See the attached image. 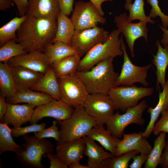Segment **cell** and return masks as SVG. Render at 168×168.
<instances>
[{
  "instance_id": "obj_19",
  "label": "cell",
  "mask_w": 168,
  "mask_h": 168,
  "mask_svg": "<svg viewBox=\"0 0 168 168\" xmlns=\"http://www.w3.org/2000/svg\"><path fill=\"white\" fill-rule=\"evenodd\" d=\"M60 11L58 0H28L26 14L37 17L57 19Z\"/></svg>"
},
{
  "instance_id": "obj_4",
  "label": "cell",
  "mask_w": 168,
  "mask_h": 168,
  "mask_svg": "<svg viewBox=\"0 0 168 168\" xmlns=\"http://www.w3.org/2000/svg\"><path fill=\"white\" fill-rule=\"evenodd\" d=\"M57 121L60 126V137L57 144L83 138L96 125L94 118L86 112L82 106L74 108L69 118Z\"/></svg>"
},
{
  "instance_id": "obj_35",
  "label": "cell",
  "mask_w": 168,
  "mask_h": 168,
  "mask_svg": "<svg viewBox=\"0 0 168 168\" xmlns=\"http://www.w3.org/2000/svg\"><path fill=\"white\" fill-rule=\"evenodd\" d=\"M27 53L16 40L10 41L0 46V62H7L13 58Z\"/></svg>"
},
{
  "instance_id": "obj_42",
  "label": "cell",
  "mask_w": 168,
  "mask_h": 168,
  "mask_svg": "<svg viewBox=\"0 0 168 168\" xmlns=\"http://www.w3.org/2000/svg\"><path fill=\"white\" fill-rule=\"evenodd\" d=\"M60 11L67 16L72 12L74 0H58Z\"/></svg>"
},
{
  "instance_id": "obj_28",
  "label": "cell",
  "mask_w": 168,
  "mask_h": 168,
  "mask_svg": "<svg viewBox=\"0 0 168 168\" xmlns=\"http://www.w3.org/2000/svg\"><path fill=\"white\" fill-rule=\"evenodd\" d=\"M57 27L55 37L52 41H59L71 46L72 39L75 31L70 18L60 11L57 18Z\"/></svg>"
},
{
  "instance_id": "obj_30",
  "label": "cell",
  "mask_w": 168,
  "mask_h": 168,
  "mask_svg": "<svg viewBox=\"0 0 168 168\" xmlns=\"http://www.w3.org/2000/svg\"><path fill=\"white\" fill-rule=\"evenodd\" d=\"M81 57L75 54L66 57L53 64V68L57 78L75 74L81 60Z\"/></svg>"
},
{
  "instance_id": "obj_46",
  "label": "cell",
  "mask_w": 168,
  "mask_h": 168,
  "mask_svg": "<svg viewBox=\"0 0 168 168\" xmlns=\"http://www.w3.org/2000/svg\"><path fill=\"white\" fill-rule=\"evenodd\" d=\"M5 98L0 95V121L2 123L4 117L7 110V102Z\"/></svg>"
},
{
  "instance_id": "obj_41",
  "label": "cell",
  "mask_w": 168,
  "mask_h": 168,
  "mask_svg": "<svg viewBox=\"0 0 168 168\" xmlns=\"http://www.w3.org/2000/svg\"><path fill=\"white\" fill-rule=\"evenodd\" d=\"M50 160L49 168H68V166L65 164L56 153H50L46 154Z\"/></svg>"
},
{
  "instance_id": "obj_44",
  "label": "cell",
  "mask_w": 168,
  "mask_h": 168,
  "mask_svg": "<svg viewBox=\"0 0 168 168\" xmlns=\"http://www.w3.org/2000/svg\"><path fill=\"white\" fill-rule=\"evenodd\" d=\"M17 8L19 16L26 15L28 0H12Z\"/></svg>"
},
{
  "instance_id": "obj_36",
  "label": "cell",
  "mask_w": 168,
  "mask_h": 168,
  "mask_svg": "<svg viewBox=\"0 0 168 168\" xmlns=\"http://www.w3.org/2000/svg\"><path fill=\"white\" fill-rule=\"evenodd\" d=\"M139 153V151H133L106 159L104 161V168H127L130 160Z\"/></svg>"
},
{
  "instance_id": "obj_7",
  "label": "cell",
  "mask_w": 168,
  "mask_h": 168,
  "mask_svg": "<svg viewBox=\"0 0 168 168\" xmlns=\"http://www.w3.org/2000/svg\"><path fill=\"white\" fill-rule=\"evenodd\" d=\"M152 87L131 86H116L108 93L112 99L116 110L125 112L128 108L138 104V101L146 97L151 96L153 93Z\"/></svg>"
},
{
  "instance_id": "obj_23",
  "label": "cell",
  "mask_w": 168,
  "mask_h": 168,
  "mask_svg": "<svg viewBox=\"0 0 168 168\" xmlns=\"http://www.w3.org/2000/svg\"><path fill=\"white\" fill-rule=\"evenodd\" d=\"M54 99L44 93L28 89L17 92L12 97L6 99L7 103L12 104L26 103L35 107L50 101Z\"/></svg>"
},
{
  "instance_id": "obj_24",
  "label": "cell",
  "mask_w": 168,
  "mask_h": 168,
  "mask_svg": "<svg viewBox=\"0 0 168 168\" xmlns=\"http://www.w3.org/2000/svg\"><path fill=\"white\" fill-rule=\"evenodd\" d=\"M159 40L156 42L157 51L156 55H153L152 64L156 68V88L159 89V86L163 87L166 82V74L168 66V44L162 46Z\"/></svg>"
},
{
  "instance_id": "obj_49",
  "label": "cell",
  "mask_w": 168,
  "mask_h": 168,
  "mask_svg": "<svg viewBox=\"0 0 168 168\" xmlns=\"http://www.w3.org/2000/svg\"><path fill=\"white\" fill-rule=\"evenodd\" d=\"M161 30L163 32L162 38L160 43L162 45L168 44V30L166 29L159 24H158Z\"/></svg>"
},
{
  "instance_id": "obj_1",
  "label": "cell",
  "mask_w": 168,
  "mask_h": 168,
  "mask_svg": "<svg viewBox=\"0 0 168 168\" xmlns=\"http://www.w3.org/2000/svg\"><path fill=\"white\" fill-rule=\"evenodd\" d=\"M57 27V19L27 15L17 31L16 41L27 52L33 51L43 52L46 46L51 43L54 38Z\"/></svg>"
},
{
  "instance_id": "obj_13",
  "label": "cell",
  "mask_w": 168,
  "mask_h": 168,
  "mask_svg": "<svg viewBox=\"0 0 168 168\" xmlns=\"http://www.w3.org/2000/svg\"><path fill=\"white\" fill-rule=\"evenodd\" d=\"M117 30L125 37L130 52L133 58L134 44L135 41L141 37L147 41L148 29L146 23L140 21L133 23L129 20L128 16L125 13L120 14L115 16L114 19Z\"/></svg>"
},
{
  "instance_id": "obj_25",
  "label": "cell",
  "mask_w": 168,
  "mask_h": 168,
  "mask_svg": "<svg viewBox=\"0 0 168 168\" xmlns=\"http://www.w3.org/2000/svg\"><path fill=\"white\" fill-rule=\"evenodd\" d=\"M168 108V78L162 88L161 92L159 91V99L156 105L152 108L150 107L147 112L150 114L149 122L143 132H141L142 136L148 138L152 133L156 121L162 112Z\"/></svg>"
},
{
  "instance_id": "obj_50",
  "label": "cell",
  "mask_w": 168,
  "mask_h": 168,
  "mask_svg": "<svg viewBox=\"0 0 168 168\" xmlns=\"http://www.w3.org/2000/svg\"><path fill=\"white\" fill-rule=\"evenodd\" d=\"M69 168H90V167L87 166H83L81 165L80 162L75 163L71 166Z\"/></svg>"
},
{
  "instance_id": "obj_32",
  "label": "cell",
  "mask_w": 168,
  "mask_h": 168,
  "mask_svg": "<svg viewBox=\"0 0 168 168\" xmlns=\"http://www.w3.org/2000/svg\"><path fill=\"white\" fill-rule=\"evenodd\" d=\"M144 6V0H135L133 3L131 0H126L124 7L129 11V20L132 21L138 20L146 23L154 24V21L149 16L146 15Z\"/></svg>"
},
{
  "instance_id": "obj_18",
  "label": "cell",
  "mask_w": 168,
  "mask_h": 168,
  "mask_svg": "<svg viewBox=\"0 0 168 168\" xmlns=\"http://www.w3.org/2000/svg\"><path fill=\"white\" fill-rule=\"evenodd\" d=\"M7 110L4 117L2 123L14 128L21 126L30 121L35 107L26 104L22 105L7 103Z\"/></svg>"
},
{
  "instance_id": "obj_40",
  "label": "cell",
  "mask_w": 168,
  "mask_h": 168,
  "mask_svg": "<svg viewBox=\"0 0 168 168\" xmlns=\"http://www.w3.org/2000/svg\"><path fill=\"white\" fill-rule=\"evenodd\" d=\"M161 117L155 124L152 132L154 135H158L161 132L168 133V108L161 113Z\"/></svg>"
},
{
  "instance_id": "obj_15",
  "label": "cell",
  "mask_w": 168,
  "mask_h": 168,
  "mask_svg": "<svg viewBox=\"0 0 168 168\" xmlns=\"http://www.w3.org/2000/svg\"><path fill=\"white\" fill-rule=\"evenodd\" d=\"M12 67H20L44 74L50 66L43 52L33 51L13 58L7 62Z\"/></svg>"
},
{
  "instance_id": "obj_11",
  "label": "cell",
  "mask_w": 168,
  "mask_h": 168,
  "mask_svg": "<svg viewBox=\"0 0 168 168\" xmlns=\"http://www.w3.org/2000/svg\"><path fill=\"white\" fill-rule=\"evenodd\" d=\"M70 19L75 30L96 27L98 23L104 24L106 20L91 2L82 0L78 1L75 3Z\"/></svg>"
},
{
  "instance_id": "obj_37",
  "label": "cell",
  "mask_w": 168,
  "mask_h": 168,
  "mask_svg": "<svg viewBox=\"0 0 168 168\" xmlns=\"http://www.w3.org/2000/svg\"><path fill=\"white\" fill-rule=\"evenodd\" d=\"M31 124L30 125L24 127L20 126L11 128L12 137H18L28 133L38 132L45 128L46 126V124L44 122L39 124L36 123Z\"/></svg>"
},
{
  "instance_id": "obj_26",
  "label": "cell",
  "mask_w": 168,
  "mask_h": 168,
  "mask_svg": "<svg viewBox=\"0 0 168 168\" xmlns=\"http://www.w3.org/2000/svg\"><path fill=\"white\" fill-rule=\"evenodd\" d=\"M104 125H96L93 127L86 136L98 142L105 148L115 156L117 145L121 139L113 136Z\"/></svg>"
},
{
  "instance_id": "obj_34",
  "label": "cell",
  "mask_w": 168,
  "mask_h": 168,
  "mask_svg": "<svg viewBox=\"0 0 168 168\" xmlns=\"http://www.w3.org/2000/svg\"><path fill=\"white\" fill-rule=\"evenodd\" d=\"M11 133V128L8 125L3 123H0V155L7 151L16 152L21 146L14 141Z\"/></svg>"
},
{
  "instance_id": "obj_39",
  "label": "cell",
  "mask_w": 168,
  "mask_h": 168,
  "mask_svg": "<svg viewBox=\"0 0 168 168\" xmlns=\"http://www.w3.org/2000/svg\"><path fill=\"white\" fill-rule=\"evenodd\" d=\"M52 125L50 127L44 129L38 132L34 133V136L37 138L41 139L47 138H54L57 142L60 139V133L58 130L57 124V121L54 120L52 122Z\"/></svg>"
},
{
  "instance_id": "obj_20",
  "label": "cell",
  "mask_w": 168,
  "mask_h": 168,
  "mask_svg": "<svg viewBox=\"0 0 168 168\" xmlns=\"http://www.w3.org/2000/svg\"><path fill=\"white\" fill-rule=\"evenodd\" d=\"M10 67L17 92L31 89L43 75L22 67Z\"/></svg>"
},
{
  "instance_id": "obj_6",
  "label": "cell",
  "mask_w": 168,
  "mask_h": 168,
  "mask_svg": "<svg viewBox=\"0 0 168 168\" xmlns=\"http://www.w3.org/2000/svg\"><path fill=\"white\" fill-rule=\"evenodd\" d=\"M147 107L146 101L143 100L136 106L128 108L123 114L116 112L106 124V129L115 138H121L124 129L129 125L144 124L145 121L142 115Z\"/></svg>"
},
{
  "instance_id": "obj_31",
  "label": "cell",
  "mask_w": 168,
  "mask_h": 168,
  "mask_svg": "<svg viewBox=\"0 0 168 168\" xmlns=\"http://www.w3.org/2000/svg\"><path fill=\"white\" fill-rule=\"evenodd\" d=\"M27 17H15L0 28V46L11 40H16V32Z\"/></svg>"
},
{
  "instance_id": "obj_14",
  "label": "cell",
  "mask_w": 168,
  "mask_h": 168,
  "mask_svg": "<svg viewBox=\"0 0 168 168\" xmlns=\"http://www.w3.org/2000/svg\"><path fill=\"white\" fill-rule=\"evenodd\" d=\"M74 109L61 100L54 99L36 107L29 122L30 124H36L45 117H52L57 121L63 120L70 117Z\"/></svg>"
},
{
  "instance_id": "obj_16",
  "label": "cell",
  "mask_w": 168,
  "mask_h": 168,
  "mask_svg": "<svg viewBox=\"0 0 168 168\" xmlns=\"http://www.w3.org/2000/svg\"><path fill=\"white\" fill-rule=\"evenodd\" d=\"M123 138L117 145L115 156L135 150L139 151L140 154L149 155L152 147L141 132L123 133Z\"/></svg>"
},
{
  "instance_id": "obj_38",
  "label": "cell",
  "mask_w": 168,
  "mask_h": 168,
  "mask_svg": "<svg viewBox=\"0 0 168 168\" xmlns=\"http://www.w3.org/2000/svg\"><path fill=\"white\" fill-rule=\"evenodd\" d=\"M147 3L151 6L152 8L149 14L152 18L157 16L160 17L162 22V26L166 29L168 27V15H165L161 10L158 4V0H146Z\"/></svg>"
},
{
  "instance_id": "obj_9",
  "label": "cell",
  "mask_w": 168,
  "mask_h": 168,
  "mask_svg": "<svg viewBox=\"0 0 168 168\" xmlns=\"http://www.w3.org/2000/svg\"><path fill=\"white\" fill-rule=\"evenodd\" d=\"M123 35H121L120 38L123 52L124 61L120 73L116 81V86L120 85L131 86L136 83H138L147 87L149 85L147 80L148 72L152 64L150 63L144 66H139L133 64L127 54Z\"/></svg>"
},
{
  "instance_id": "obj_27",
  "label": "cell",
  "mask_w": 168,
  "mask_h": 168,
  "mask_svg": "<svg viewBox=\"0 0 168 168\" xmlns=\"http://www.w3.org/2000/svg\"><path fill=\"white\" fill-rule=\"evenodd\" d=\"M43 52L50 66L66 57L78 54L71 46L59 41H56L48 44Z\"/></svg>"
},
{
  "instance_id": "obj_48",
  "label": "cell",
  "mask_w": 168,
  "mask_h": 168,
  "mask_svg": "<svg viewBox=\"0 0 168 168\" xmlns=\"http://www.w3.org/2000/svg\"><path fill=\"white\" fill-rule=\"evenodd\" d=\"M12 0H0V10L5 11L10 8L13 5Z\"/></svg>"
},
{
  "instance_id": "obj_22",
  "label": "cell",
  "mask_w": 168,
  "mask_h": 168,
  "mask_svg": "<svg viewBox=\"0 0 168 168\" xmlns=\"http://www.w3.org/2000/svg\"><path fill=\"white\" fill-rule=\"evenodd\" d=\"M31 89L46 93L54 99L61 100L59 85L55 71L50 66Z\"/></svg>"
},
{
  "instance_id": "obj_10",
  "label": "cell",
  "mask_w": 168,
  "mask_h": 168,
  "mask_svg": "<svg viewBox=\"0 0 168 168\" xmlns=\"http://www.w3.org/2000/svg\"><path fill=\"white\" fill-rule=\"evenodd\" d=\"M82 107L96 125L106 124L116 110L110 96L101 93L89 94Z\"/></svg>"
},
{
  "instance_id": "obj_3",
  "label": "cell",
  "mask_w": 168,
  "mask_h": 168,
  "mask_svg": "<svg viewBox=\"0 0 168 168\" xmlns=\"http://www.w3.org/2000/svg\"><path fill=\"white\" fill-rule=\"evenodd\" d=\"M115 29L109 33L106 40L94 46L81 59L77 71L90 70L100 62L110 58H115L123 54L119 35Z\"/></svg>"
},
{
  "instance_id": "obj_8",
  "label": "cell",
  "mask_w": 168,
  "mask_h": 168,
  "mask_svg": "<svg viewBox=\"0 0 168 168\" xmlns=\"http://www.w3.org/2000/svg\"><path fill=\"white\" fill-rule=\"evenodd\" d=\"M61 100L74 108L82 106L89 93L75 74L57 78Z\"/></svg>"
},
{
  "instance_id": "obj_29",
  "label": "cell",
  "mask_w": 168,
  "mask_h": 168,
  "mask_svg": "<svg viewBox=\"0 0 168 168\" xmlns=\"http://www.w3.org/2000/svg\"><path fill=\"white\" fill-rule=\"evenodd\" d=\"M0 95L7 98L17 92L14 81L7 62H0Z\"/></svg>"
},
{
  "instance_id": "obj_21",
  "label": "cell",
  "mask_w": 168,
  "mask_h": 168,
  "mask_svg": "<svg viewBox=\"0 0 168 168\" xmlns=\"http://www.w3.org/2000/svg\"><path fill=\"white\" fill-rule=\"evenodd\" d=\"M83 138L86 146L84 154L88 158L87 166L90 168H104V161L113 157V155L105 151L94 140L86 136Z\"/></svg>"
},
{
  "instance_id": "obj_33",
  "label": "cell",
  "mask_w": 168,
  "mask_h": 168,
  "mask_svg": "<svg viewBox=\"0 0 168 168\" xmlns=\"http://www.w3.org/2000/svg\"><path fill=\"white\" fill-rule=\"evenodd\" d=\"M166 133L161 132L154 141V147L145 163V168H156L159 165L166 143Z\"/></svg>"
},
{
  "instance_id": "obj_17",
  "label": "cell",
  "mask_w": 168,
  "mask_h": 168,
  "mask_svg": "<svg viewBox=\"0 0 168 168\" xmlns=\"http://www.w3.org/2000/svg\"><path fill=\"white\" fill-rule=\"evenodd\" d=\"M86 148L83 138L58 144L55 150L69 167L75 163L80 162L85 154Z\"/></svg>"
},
{
  "instance_id": "obj_45",
  "label": "cell",
  "mask_w": 168,
  "mask_h": 168,
  "mask_svg": "<svg viewBox=\"0 0 168 168\" xmlns=\"http://www.w3.org/2000/svg\"><path fill=\"white\" fill-rule=\"evenodd\" d=\"M159 165L162 168H168V139L166 142Z\"/></svg>"
},
{
  "instance_id": "obj_5",
  "label": "cell",
  "mask_w": 168,
  "mask_h": 168,
  "mask_svg": "<svg viewBox=\"0 0 168 168\" xmlns=\"http://www.w3.org/2000/svg\"><path fill=\"white\" fill-rule=\"evenodd\" d=\"M24 143L15 156L23 166L30 168H44L41 163L43 155L54 152V146L46 138L39 139L35 136H23Z\"/></svg>"
},
{
  "instance_id": "obj_47",
  "label": "cell",
  "mask_w": 168,
  "mask_h": 168,
  "mask_svg": "<svg viewBox=\"0 0 168 168\" xmlns=\"http://www.w3.org/2000/svg\"><path fill=\"white\" fill-rule=\"evenodd\" d=\"M114 0H89L96 8L99 12L102 15H103L105 13L103 12L102 8V4L104 2L110 1H112Z\"/></svg>"
},
{
  "instance_id": "obj_2",
  "label": "cell",
  "mask_w": 168,
  "mask_h": 168,
  "mask_svg": "<svg viewBox=\"0 0 168 168\" xmlns=\"http://www.w3.org/2000/svg\"><path fill=\"white\" fill-rule=\"evenodd\" d=\"M114 58L104 60L89 70L76 72L75 74L83 82L89 94H108L116 86L119 74L114 70Z\"/></svg>"
},
{
  "instance_id": "obj_43",
  "label": "cell",
  "mask_w": 168,
  "mask_h": 168,
  "mask_svg": "<svg viewBox=\"0 0 168 168\" xmlns=\"http://www.w3.org/2000/svg\"><path fill=\"white\" fill-rule=\"evenodd\" d=\"M148 155L140 154L136 155L132 158L133 161L129 165L130 168H141L143 164L146 161Z\"/></svg>"
},
{
  "instance_id": "obj_12",
  "label": "cell",
  "mask_w": 168,
  "mask_h": 168,
  "mask_svg": "<svg viewBox=\"0 0 168 168\" xmlns=\"http://www.w3.org/2000/svg\"><path fill=\"white\" fill-rule=\"evenodd\" d=\"M109 32L97 26L82 30H75L71 46L81 57L96 45L104 42Z\"/></svg>"
}]
</instances>
